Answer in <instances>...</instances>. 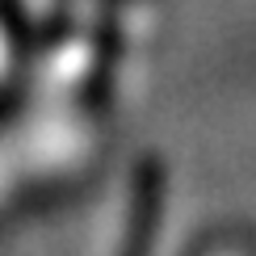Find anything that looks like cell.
Instances as JSON below:
<instances>
[{"label":"cell","instance_id":"6da1fadb","mask_svg":"<svg viewBox=\"0 0 256 256\" xmlns=\"http://www.w3.org/2000/svg\"><path fill=\"white\" fill-rule=\"evenodd\" d=\"M156 222H160V168H156V160H147V164H138V176H134L130 227H126L122 256H147L152 252Z\"/></svg>","mask_w":256,"mask_h":256}]
</instances>
